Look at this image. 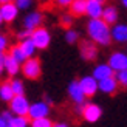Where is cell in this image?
<instances>
[{
  "label": "cell",
  "mask_w": 127,
  "mask_h": 127,
  "mask_svg": "<svg viewBox=\"0 0 127 127\" xmlns=\"http://www.w3.org/2000/svg\"><path fill=\"white\" fill-rule=\"evenodd\" d=\"M87 33L88 37L95 42L96 45H110L112 43V28L109 23H105L102 19H96V20H90L87 23Z\"/></svg>",
  "instance_id": "cell-1"
},
{
  "label": "cell",
  "mask_w": 127,
  "mask_h": 127,
  "mask_svg": "<svg viewBox=\"0 0 127 127\" xmlns=\"http://www.w3.org/2000/svg\"><path fill=\"white\" fill-rule=\"evenodd\" d=\"M22 73L27 79H31V81H36L40 78L42 74V67H40V61L37 58H31L28 59L27 62L22 65Z\"/></svg>",
  "instance_id": "cell-2"
},
{
  "label": "cell",
  "mask_w": 127,
  "mask_h": 127,
  "mask_svg": "<svg viewBox=\"0 0 127 127\" xmlns=\"http://www.w3.org/2000/svg\"><path fill=\"white\" fill-rule=\"evenodd\" d=\"M30 109H31V104L28 102V99L25 98V96H16V98L9 102V110L14 113V116L28 118Z\"/></svg>",
  "instance_id": "cell-3"
},
{
  "label": "cell",
  "mask_w": 127,
  "mask_h": 127,
  "mask_svg": "<svg viewBox=\"0 0 127 127\" xmlns=\"http://www.w3.org/2000/svg\"><path fill=\"white\" fill-rule=\"evenodd\" d=\"M48 113H50V104L47 102V101H36V102L31 104L28 118L31 119V121L43 119V118L48 116Z\"/></svg>",
  "instance_id": "cell-4"
},
{
  "label": "cell",
  "mask_w": 127,
  "mask_h": 127,
  "mask_svg": "<svg viewBox=\"0 0 127 127\" xmlns=\"http://www.w3.org/2000/svg\"><path fill=\"white\" fill-rule=\"evenodd\" d=\"M107 64L112 67L113 71H116V73L124 71V70H127V53H123V51L112 53Z\"/></svg>",
  "instance_id": "cell-5"
},
{
  "label": "cell",
  "mask_w": 127,
  "mask_h": 127,
  "mask_svg": "<svg viewBox=\"0 0 127 127\" xmlns=\"http://www.w3.org/2000/svg\"><path fill=\"white\" fill-rule=\"evenodd\" d=\"M31 39H33V42H34V45H36L37 50H45L50 45V42H51V36H50L47 28L40 27V28H37L33 33Z\"/></svg>",
  "instance_id": "cell-6"
},
{
  "label": "cell",
  "mask_w": 127,
  "mask_h": 127,
  "mask_svg": "<svg viewBox=\"0 0 127 127\" xmlns=\"http://www.w3.org/2000/svg\"><path fill=\"white\" fill-rule=\"evenodd\" d=\"M67 92H68L70 99H71L76 105L85 104V95H84V92H82V88H81L79 81H71V82H70Z\"/></svg>",
  "instance_id": "cell-7"
},
{
  "label": "cell",
  "mask_w": 127,
  "mask_h": 127,
  "mask_svg": "<svg viewBox=\"0 0 127 127\" xmlns=\"http://www.w3.org/2000/svg\"><path fill=\"white\" fill-rule=\"evenodd\" d=\"M19 8L12 2H3L0 6V20L2 22H12L17 17Z\"/></svg>",
  "instance_id": "cell-8"
},
{
  "label": "cell",
  "mask_w": 127,
  "mask_h": 127,
  "mask_svg": "<svg viewBox=\"0 0 127 127\" xmlns=\"http://www.w3.org/2000/svg\"><path fill=\"white\" fill-rule=\"evenodd\" d=\"M42 20H43L42 12H39V11L30 12V14H27V16H25V19H23V30L36 31L37 28H40Z\"/></svg>",
  "instance_id": "cell-9"
},
{
  "label": "cell",
  "mask_w": 127,
  "mask_h": 127,
  "mask_svg": "<svg viewBox=\"0 0 127 127\" xmlns=\"http://www.w3.org/2000/svg\"><path fill=\"white\" fill-rule=\"evenodd\" d=\"M79 84H81V88H82V92H84L85 96H93V95L99 90V82L95 79L93 76H84V78L79 81Z\"/></svg>",
  "instance_id": "cell-10"
},
{
  "label": "cell",
  "mask_w": 127,
  "mask_h": 127,
  "mask_svg": "<svg viewBox=\"0 0 127 127\" xmlns=\"http://www.w3.org/2000/svg\"><path fill=\"white\" fill-rule=\"evenodd\" d=\"M104 6L101 0H88L87 2V16L90 20H96V19H102L104 14Z\"/></svg>",
  "instance_id": "cell-11"
},
{
  "label": "cell",
  "mask_w": 127,
  "mask_h": 127,
  "mask_svg": "<svg viewBox=\"0 0 127 127\" xmlns=\"http://www.w3.org/2000/svg\"><path fill=\"white\" fill-rule=\"evenodd\" d=\"M84 119L87 123H96L98 119L102 116V109L98 105V104H93V102H88L85 105V110H84Z\"/></svg>",
  "instance_id": "cell-12"
},
{
  "label": "cell",
  "mask_w": 127,
  "mask_h": 127,
  "mask_svg": "<svg viewBox=\"0 0 127 127\" xmlns=\"http://www.w3.org/2000/svg\"><path fill=\"white\" fill-rule=\"evenodd\" d=\"M79 51H81V56H82L85 61H93V59H96V56H98L96 43H95V42H90V40L81 42Z\"/></svg>",
  "instance_id": "cell-13"
},
{
  "label": "cell",
  "mask_w": 127,
  "mask_h": 127,
  "mask_svg": "<svg viewBox=\"0 0 127 127\" xmlns=\"http://www.w3.org/2000/svg\"><path fill=\"white\" fill-rule=\"evenodd\" d=\"M113 70H112V67L109 65V64H99V65H96L95 67V70H93V78L96 79L98 82H101V81H105V79H110V78H113Z\"/></svg>",
  "instance_id": "cell-14"
},
{
  "label": "cell",
  "mask_w": 127,
  "mask_h": 127,
  "mask_svg": "<svg viewBox=\"0 0 127 127\" xmlns=\"http://www.w3.org/2000/svg\"><path fill=\"white\" fill-rule=\"evenodd\" d=\"M112 39L118 43H126L127 42V25L119 23L112 28Z\"/></svg>",
  "instance_id": "cell-15"
},
{
  "label": "cell",
  "mask_w": 127,
  "mask_h": 127,
  "mask_svg": "<svg viewBox=\"0 0 127 127\" xmlns=\"http://www.w3.org/2000/svg\"><path fill=\"white\" fill-rule=\"evenodd\" d=\"M118 85L119 84H118L116 78H110V79H105V81L99 82V90L105 95H113V93H116Z\"/></svg>",
  "instance_id": "cell-16"
},
{
  "label": "cell",
  "mask_w": 127,
  "mask_h": 127,
  "mask_svg": "<svg viewBox=\"0 0 127 127\" xmlns=\"http://www.w3.org/2000/svg\"><path fill=\"white\" fill-rule=\"evenodd\" d=\"M14 98H16V95L11 87V82H2V85H0V99L3 102H11Z\"/></svg>",
  "instance_id": "cell-17"
},
{
  "label": "cell",
  "mask_w": 127,
  "mask_h": 127,
  "mask_svg": "<svg viewBox=\"0 0 127 127\" xmlns=\"http://www.w3.org/2000/svg\"><path fill=\"white\" fill-rule=\"evenodd\" d=\"M5 70H6V73H8L9 76H16L22 70V67H20V64L16 62L9 54H6L5 56Z\"/></svg>",
  "instance_id": "cell-18"
},
{
  "label": "cell",
  "mask_w": 127,
  "mask_h": 127,
  "mask_svg": "<svg viewBox=\"0 0 127 127\" xmlns=\"http://www.w3.org/2000/svg\"><path fill=\"white\" fill-rule=\"evenodd\" d=\"M102 20L105 23H116L118 20V9L115 8L113 5H109V6H105V9H104V14H102Z\"/></svg>",
  "instance_id": "cell-19"
},
{
  "label": "cell",
  "mask_w": 127,
  "mask_h": 127,
  "mask_svg": "<svg viewBox=\"0 0 127 127\" xmlns=\"http://www.w3.org/2000/svg\"><path fill=\"white\" fill-rule=\"evenodd\" d=\"M19 47H20L22 48V51H23V54L25 56H27V58L28 59H31V58H34V51H36V45H34V42H33V39H31V37H30V39H27V40H22L20 43H19Z\"/></svg>",
  "instance_id": "cell-20"
},
{
  "label": "cell",
  "mask_w": 127,
  "mask_h": 127,
  "mask_svg": "<svg viewBox=\"0 0 127 127\" xmlns=\"http://www.w3.org/2000/svg\"><path fill=\"white\" fill-rule=\"evenodd\" d=\"M70 11H71L73 16L87 14V2H85V0H74V2H71Z\"/></svg>",
  "instance_id": "cell-21"
},
{
  "label": "cell",
  "mask_w": 127,
  "mask_h": 127,
  "mask_svg": "<svg viewBox=\"0 0 127 127\" xmlns=\"http://www.w3.org/2000/svg\"><path fill=\"white\" fill-rule=\"evenodd\" d=\"M8 54H9V56H11V58L14 59L16 62H19V64H20V65H23V64L28 61V58H27V56L23 54L22 48L19 47V45H14V47H11V48H9V53H8Z\"/></svg>",
  "instance_id": "cell-22"
},
{
  "label": "cell",
  "mask_w": 127,
  "mask_h": 127,
  "mask_svg": "<svg viewBox=\"0 0 127 127\" xmlns=\"http://www.w3.org/2000/svg\"><path fill=\"white\" fill-rule=\"evenodd\" d=\"M28 126H31V119L23 116H14L12 121L9 123V127H28Z\"/></svg>",
  "instance_id": "cell-23"
},
{
  "label": "cell",
  "mask_w": 127,
  "mask_h": 127,
  "mask_svg": "<svg viewBox=\"0 0 127 127\" xmlns=\"http://www.w3.org/2000/svg\"><path fill=\"white\" fill-rule=\"evenodd\" d=\"M11 87L14 90V95L16 96H25V87H23V82L20 79H12L11 81Z\"/></svg>",
  "instance_id": "cell-24"
},
{
  "label": "cell",
  "mask_w": 127,
  "mask_h": 127,
  "mask_svg": "<svg viewBox=\"0 0 127 127\" xmlns=\"http://www.w3.org/2000/svg\"><path fill=\"white\" fill-rule=\"evenodd\" d=\"M12 118H14V113L11 110L2 112V115H0V127H9V123L12 121Z\"/></svg>",
  "instance_id": "cell-25"
},
{
  "label": "cell",
  "mask_w": 127,
  "mask_h": 127,
  "mask_svg": "<svg viewBox=\"0 0 127 127\" xmlns=\"http://www.w3.org/2000/svg\"><path fill=\"white\" fill-rule=\"evenodd\" d=\"M31 127H54V124L50 121L48 118H43V119H36V121H31Z\"/></svg>",
  "instance_id": "cell-26"
},
{
  "label": "cell",
  "mask_w": 127,
  "mask_h": 127,
  "mask_svg": "<svg viewBox=\"0 0 127 127\" xmlns=\"http://www.w3.org/2000/svg\"><path fill=\"white\" fill-rule=\"evenodd\" d=\"M79 39V33L78 31H74V30H67V33H65V40L68 43H74V42H78Z\"/></svg>",
  "instance_id": "cell-27"
},
{
  "label": "cell",
  "mask_w": 127,
  "mask_h": 127,
  "mask_svg": "<svg viewBox=\"0 0 127 127\" xmlns=\"http://www.w3.org/2000/svg\"><path fill=\"white\" fill-rule=\"evenodd\" d=\"M116 81H118L119 85L127 87V70H124L121 73H116Z\"/></svg>",
  "instance_id": "cell-28"
},
{
  "label": "cell",
  "mask_w": 127,
  "mask_h": 127,
  "mask_svg": "<svg viewBox=\"0 0 127 127\" xmlns=\"http://www.w3.org/2000/svg\"><path fill=\"white\" fill-rule=\"evenodd\" d=\"M61 23L64 25V27H70V25L73 23V14H71V12H70V14L61 16Z\"/></svg>",
  "instance_id": "cell-29"
},
{
  "label": "cell",
  "mask_w": 127,
  "mask_h": 127,
  "mask_svg": "<svg viewBox=\"0 0 127 127\" xmlns=\"http://www.w3.org/2000/svg\"><path fill=\"white\" fill-rule=\"evenodd\" d=\"M8 45H9L8 37H6V36H0V51L5 53V50L8 48Z\"/></svg>",
  "instance_id": "cell-30"
},
{
  "label": "cell",
  "mask_w": 127,
  "mask_h": 127,
  "mask_svg": "<svg viewBox=\"0 0 127 127\" xmlns=\"http://www.w3.org/2000/svg\"><path fill=\"white\" fill-rule=\"evenodd\" d=\"M16 5H17L19 9H28L31 6V2H30V0H17Z\"/></svg>",
  "instance_id": "cell-31"
},
{
  "label": "cell",
  "mask_w": 127,
  "mask_h": 127,
  "mask_svg": "<svg viewBox=\"0 0 127 127\" xmlns=\"http://www.w3.org/2000/svg\"><path fill=\"white\" fill-rule=\"evenodd\" d=\"M58 5L62 6V8H65V6H71V2H70V0H59Z\"/></svg>",
  "instance_id": "cell-32"
},
{
  "label": "cell",
  "mask_w": 127,
  "mask_h": 127,
  "mask_svg": "<svg viewBox=\"0 0 127 127\" xmlns=\"http://www.w3.org/2000/svg\"><path fill=\"white\" fill-rule=\"evenodd\" d=\"M54 127H68L67 123H54Z\"/></svg>",
  "instance_id": "cell-33"
},
{
  "label": "cell",
  "mask_w": 127,
  "mask_h": 127,
  "mask_svg": "<svg viewBox=\"0 0 127 127\" xmlns=\"http://www.w3.org/2000/svg\"><path fill=\"white\" fill-rule=\"evenodd\" d=\"M123 5H124L126 8H127V0H123Z\"/></svg>",
  "instance_id": "cell-34"
}]
</instances>
